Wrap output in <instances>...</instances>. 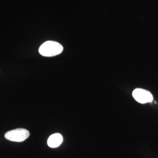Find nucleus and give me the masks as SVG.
Masks as SVG:
<instances>
[{
  "instance_id": "4",
  "label": "nucleus",
  "mask_w": 158,
  "mask_h": 158,
  "mask_svg": "<svg viewBox=\"0 0 158 158\" xmlns=\"http://www.w3.org/2000/svg\"><path fill=\"white\" fill-rule=\"evenodd\" d=\"M63 142V137L61 134L56 133L52 134L48 139V146L52 148L59 147Z\"/></svg>"
},
{
  "instance_id": "1",
  "label": "nucleus",
  "mask_w": 158,
  "mask_h": 158,
  "mask_svg": "<svg viewBox=\"0 0 158 158\" xmlns=\"http://www.w3.org/2000/svg\"><path fill=\"white\" fill-rule=\"evenodd\" d=\"M63 50L62 45L59 43L55 41L49 40L44 42L40 46L39 52L43 56L52 57L60 54Z\"/></svg>"
},
{
  "instance_id": "3",
  "label": "nucleus",
  "mask_w": 158,
  "mask_h": 158,
  "mask_svg": "<svg viewBox=\"0 0 158 158\" xmlns=\"http://www.w3.org/2000/svg\"><path fill=\"white\" fill-rule=\"evenodd\" d=\"M132 96L136 101L141 104H146L152 102V94L147 90L142 89H136L132 92Z\"/></svg>"
},
{
  "instance_id": "2",
  "label": "nucleus",
  "mask_w": 158,
  "mask_h": 158,
  "mask_svg": "<svg viewBox=\"0 0 158 158\" xmlns=\"http://www.w3.org/2000/svg\"><path fill=\"white\" fill-rule=\"evenodd\" d=\"M29 135L28 130L24 128H17L6 132L5 138L11 141L21 142L28 138Z\"/></svg>"
}]
</instances>
